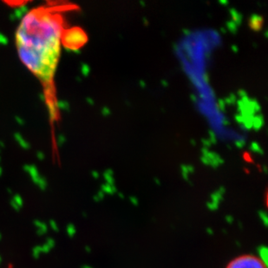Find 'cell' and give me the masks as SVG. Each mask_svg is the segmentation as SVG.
Returning <instances> with one entry per match:
<instances>
[{
    "label": "cell",
    "mask_w": 268,
    "mask_h": 268,
    "mask_svg": "<svg viewBox=\"0 0 268 268\" xmlns=\"http://www.w3.org/2000/svg\"><path fill=\"white\" fill-rule=\"evenodd\" d=\"M62 35L61 18L40 11L25 14L16 32L21 61L46 84H49L57 65Z\"/></svg>",
    "instance_id": "1"
},
{
    "label": "cell",
    "mask_w": 268,
    "mask_h": 268,
    "mask_svg": "<svg viewBox=\"0 0 268 268\" xmlns=\"http://www.w3.org/2000/svg\"><path fill=\"white\" fill-rule=\"evenodd\" d=\"M88 41L86 33L78 27L71 28L65 31H63L61 42L65 49L69 51H79Z\"/></svg>",
    "instance_id": "2"
},
{
    "label": "cell",
    "mask_w": 268,
    "mask_h": 268,
    "mask_svg": "<svg viewBox=\"0 0 268 268\" xmlns=\"http://www.w3.org/2000/svg\"><path fill=\"white\" fill-rule=\"evenodd\" d=\"M226 268H267L257 256L252 254L241 255L233 260Z\"/></svg>",
    "instance_id": "3"
},
{
    "label": "cell",
    "mask_w": 268,
    "mask_h": 268,
    "mask_svg": "<svg viewBox=\"0 0 268 268\" xmlns=\"http://www.w3.org/2000/svg\"><path fill=\"white\" fill-rule=\"evenodd\" d=\"M224 190L221 188L219 189L218 192L214 193V195L211 196V200L209 202H207V208L211 211H215L219 208V205L222 200V195H223Z\"/></svg>",
    "instance_id": "4"
},
{
    "label": "cell",
    "mask_w": 268,
    "mask_h": 268,
    "mask_svg": "<svg viewBox=\"0 0 268 268\" xmlns=\"http://www.w3.org/2000/svg\"><path fill=\"white\" fill-rule=\"evenodd\" d=\"M257 252H258V259L265 265L267 267L268 264V249L266 245H260L257 248Z\"/></svg>",
    "instance_id": "5"
},
{
    "label": "cell",
    "mask_w": 268,
    "mask_h": 268,
    "mask_svg": "<svg viewBox=\"0 0 268 268\" xmlns=\"http://www.w3.org/2000/svg\"><path fill=\"white\" fill-rule=\"evenodd\" d=\"M46 104H47V109L49 111V119L51 121H54L56 118V108L55 105V102H53L52 100H47L46 101Z\"/></svg>",
    "instance_id": "6"
},
{
    "label": "cell",
    "mask_w": 268,
    "mask_h": 268,
    "mask_svg": "<svg viewBox=\"0 0 268 268\" xmlns=\"http://www.w3.org/2000/svg\"><path fill=\"white\" fill-rule=\"evenodd\" d=\"M14 138L18 142V144L20 145V147H23L24 149H29L30 147V143L27 141H25V139L23 138V136L19 133H15L14 134Z\"/></svg>",
    "instance_id": "7"
},
{
    "label": "cell",
    "mask_w": 268,
    "mask_h": 268,
    "mask_svg": "<svg viewBox=\"0 0 268 268\" xmlns=\"http://www.w3.org/2000/svg\"><path fill=\"white\" fill-rule=\"evenodd\" d=\"M259 217L261 220L262 224L265 226H268V217L267 214L265 212V211H260L259 212Z\"/></svg>",
    "instance_id": "8"
},
{
    "label": "cell",
    "mask_w": 268,
    "mask_h": 268,
    "mask_svg": "<svg viewBox=\"0 0 268 268\" xmlns=\"http://www.w3.org/2000/svg\"><path fill=\"white\" fill-rule=\"evenodd\" d=\"M55 105L56 109H67L68 108V103L64 101H56L55 102Z\"/></svg>",
    "instance_id": "9"
},
{
    "label": "cell",
    "mask_w": 268,
    "mask_h": 268,
    "mask_svg": "<svg viewBox=\"0 0 268 268\" xmlns=\"http://www.w3.org/2000/svg\"><path fill=\"white\" fill-rule=\"evenodd\" d=\"M103 191H105L106 193H109V194H113L115 192V189L113 188V187L109 186V185H107V186H104L102 188Z\"/></svg>",
    "instance_id": "10"
},
{
    "label": "cell",
    "mask_w": 268,
    "mask_h": 268,
    "mask_svg": "<svg viewBox=\"0 0 268 268\" xmlns=\"http://www.w3.org/2000/svg\"><path fill=\"white\" fill-rule=\"evenodd\" d=\"M8 44V38L4 35L0 33V44L4 45V44Z\"/></svg>",
    "instance_id": "11"
},
{
    "label": "cell",
    "mask_w": 268,
    "mask_h": 268,
    "mask_svg": "<svg viewBox=\"0 0 268 268\" xmlns=\"http://www.w3.org/2000/svg\"><path fill=\"white\" fill-rule=\"evenodd\" d=\"M64 141H65V138H64L63 135H59V136L57 137V139H56V142H57L58 146H62Z\"/></svg>",
    "instance_id": "12"
},
{
    "label": "cell",
    "mask_w": 268,
    "mask_h": 268,
    "mask_svg": "<svg viewBox=\"0 0 268 268\" xmlns=\"http://www.w3.org/2000/svg\"><path fill=\"white\" fill-rule=\"evenodd\" d=\"M225 219H226V221L228 224H232V223H233V221H234V218H233V216H232V215H226Z\"/></svg>",
    "instance_id": "13"
},
{
    "label": "cell",
    "mask_w": 268,
    "mask_h": 268,
    "mask_svg": "<svg viewBox=\"0 0 268 268\" xmlns=\"http://www.w3.org/2000/svg\"><path fill=\"white\" fill-rule=\"evenodd\" d=\"M37 158H38L39 160H41V161L44 159V154L43 152H39V151H38V152L37 153Z\"/></svg>",
    "instance_id": "14"
},
{
    "label": "cell",
    "mask_w": 268,
    "mask_h": 268,
    "mask_svg": "<svg viewBox=\"0 0 268 268\" xmlns=\"http://www.w3.org/2000/svg\"><path fill=\"white\" fill-rule=\"evenodd\" d=\"M130 201H131V203H132L133 205H135V206H137V205H138V200H137L136 198H135V197H131V198H130Z\"/></svg>",
    "instance_id": "15"
},
{
    "label": "cell",
    "mask_w": 268,
    "mask_h": 268,
    "mask_svg": "<svg viewBox=\"0 0 268 268\" xmlns=\"http://www.w3.org/2000/svg\"><path fill=\"white\" fill-rule=\"evenodd\" d=\"M16 121L19 123V125H24L25 123V122L24 121V119H22L21 117H18V116H16Z\"/></svg>",
    "instance_id": "16"
},
{
    "label": "cell",
    "mask_w": 268,
    "mask_h": 268,
    "mask_svg": "<svg viewBox=\"0 0 268 268\" xmlns=\"http://www.w3.org/2000/svg\"><path fill=\"white\" fill-rule=\"evenodd\" d=\"M69 232H70V234H71V235H73L74 233H75V227H74V226H72V225H71V226H69Z\"/></svg>",
    "instance_id": "17"
},
{
    "label": "cell",
    "mask_w": 268,
    "mask_h": 268,
    "mask_svg": "<svg viewBox=\"0 0 268 268\" xmlns=\"http://www.w3.org/2000/svg\"><path fill=\"white\" fill-rule=\"evenodd\" d=\"M206 232L207 233V234L208 235H210V236H212L213 234H214V230L211 228V227H207V229H206Z\"/></svg>",
    "instance_id": "18"
},
{
    "label": "cell",
    "mask_w": 268,
    "mask_h": 268,
    "mask_svg": "<svg viewBox=\"0 0 268 268\" xmlns=\"http://www.w3.org/2000/svg\"><path fill=\"white\" fill-rule=\"evenodd\" d=\"M39 98L42 100V101H45L46 100V97H45V95L44 94H39Z\"/></svg>",
    "instance_id": "19"
},
{
    "label": "cell",
    "mask_w": 268,
    "mask_h": 268,
    "mask_svg": "<svg viewBox=\"0 0 268 268\" xmlns=\"http://www.w3.org/2000/svg\"><path fill=\"white\" fill-rule=\"evenodd\" d=\"M10 19H11L12 22H14V21L16 20V18H15V17H14L13 14H11V15H10Z\"/></svg>",
    "instance_id": "20"
},
{
    "label": "cell",
    "mask_w": 268,
    "mask_h": 268,
    "mask_svg": "<svg viewBox=\"0 0 268 268\" xmlns=\"http://www.w3.org/2000/svg\"><path fill=\"white\" fill-rule=\"evenodd\" d=\"M4 147V143L2 141H0V147Z\"/></svg>",
    "instance_id": "21"
},
{
    "label": "cell",
    "mask_w": 268,
    "mask_h": 268,
    "mask_svg": "<svg viewBox=\"0 0 268 268\" xmlns=\"http://www.w3.org/2000/svg\"><path fill=\"white\" fill-rule=\"evenodd\" d=\"M236 245H237L238 246H241V244L240 243L239 241H237V242H236Z\"/></svg>",
    "instance_id": "22"
},
{
    "label": "cell",
    "mask_w": 268,
    "mask_h": 268,
    "mask_svg": "<svg viewBox=\"0 0 268 268\" xmlns=\"http://www.w3.org/2000/svg\"><path fill=\"white\" fill-rule=\"evenodd\" d=\"M1 173H2V169L0 168V174H1Z\"/></svg>",
    "instance_id": "23"
},
{
    "label": "cell",
    "mask_w": 268,
    "mask_h": 268,
    "mask_svg": "<svg viewBox=\"0 0 268 268\" xmlns=\"http://www.w3.org/2000/svg\"><path fill=\"white\" fill-rule=\"evenodd\" d=\"M83 268H90V267H84Z\"/></svg>",
    "instance_id": "24"
},
{
    "label": "cell",
    "mask_w": 268,
    "mask_h": 268,
    "mask_svg": "<svg viewBox=\"0 0 268 268\" xmlns=\"http://www.w3.org/2000/svg\"><path fill=\"white\" fill-rule=\"evenodd\" d=\"M0 160H1V158H0Z\"/></svg>",
    "instance_id": "25"
}]
</instances>
